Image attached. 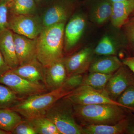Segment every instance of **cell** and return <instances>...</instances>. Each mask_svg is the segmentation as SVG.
Returning <instances> with one entry per match:
<instances>
[{
  "label": "cell",
  "instance_id": "6da1fadb",
  "mask_svg": "<svg viewBox=\"0 0 134 134\" xmlns=\"http://www.w3.org/2000/svg\"><path fill=\"white\" fill-rule=\"evenodd\" d=\"M77 121L82 126L88 125H114L125 119L126 109L112 104L74 105Z\"/></svg>",
  "mask_w": 134,
  "mask_h": 134
},
{
  "label": "cell",
  "instance_id": "7a4b0ae2",
  "mask_svg": "<svg viewBox=\"0 0 134 134\" xmlns=\"http://www.w3.org/2000/svg\"><path fill=\"white\" fill-rule=\"evenodd\" d=\"M65 23L44 27L37 39L36 58L47 66L63 58Z\"/></svg>",
  "mask_w": 134,
  "mask_h": 134
},
{
  "label": "cell",
  "instance_id": "3957f363",
  "mask_svg": "<svg viewBox=\"0 0 134 134\" xmlns=\"http://www.w3.org/2000/svg\"><path fill=\"white\" fill-rule=\"evenodd\" d=\"M71 92L67 91L61 87L55 90L36 94L21 99L10 108L25 119H31L37 116L45 115L47 111L54 103Z\"/></svg>",
  "mask_w": 134,
  "mask_h": 134
},
{
  "label": "cell",
  "instance_id": "277c9868",
  "mask_svg": "<svg viewBox=\"0 0 134 134\" xmlns=\"http://www.w3.org/2000/svg\"><path fill=\"white\" fill-rule=\"evenodd\" d=\"M74 105L65 97L54 103L46 113V117L61 134H83L82 127L75 117Z\"/></svg>",
  "mask_w": 134,
  "mask_h": 134
},
{
  "label": "cell",
  "instance_id": "5b68a950",
  "mask_svg": "<svg viewBox=\"0 0 134 134\" xmlns=\"http://www.w3.org/2000/svg\"><path fill=\"white\" fill-rule=\"evenodd\" d=\"M0 84L7 86L21 99L48 92L43 83H37L16 74L11 70L0 76Z\"/></svg>",
  "mask_w": 134,
  "mask_h": 134
},
{
  "label": "cell",
  "instance_id": "8992f818",
  "mask_svg": "<svg viewBox=\"0 0 134 134\" xmlns=\"http://www.w3.org/2000/svg\"><path fill=\"white\" fill-rule=\"evenodd\" d=\"M80 4L79 0H53L41 20L43 26L66 23Z\"/></svg>",
  "mask_w": 134,
  "mask_h": 134
},
{
  "label": "cell",
  "instance_id": "52a82bcc",
  "mask_svg": "<svg viewBox=\"0 0 134 134\" xmlns=\"http://www.w3.org/2000/svg\"><path fill=\"white\" fill-rule=\"evenodd\" d=\"M43 28L42 21L34 14L8 15V29L14 33L36 39Z\"/></svg>",
  "mask_w": 134,
  "mask_h": 134
},
{
  "label": "cell",
  "instance_id": "ba28073f",
  "mask_svg": "<svg viewBox=\"0 0 134 134\" xmlns=\"http://www.w3.org/2000/svg\"><path fill=\"white\" fill-rule=\"evenodd\" d=\"M87 25L86 15L81 10L76 11L65 26L64 52L69 53L74 50L82 38Z\"/></svg>",
  "mask_w": 134,
  "mask_h": 134
},
{
  "label": "cell",
  "instance_id": "9c48e42d",
  "mask_svg": "<svg viewBox=\"0 0 134 134\" xmlns=\"http://www.w3.org/2000/svg\"><path fill=\"white\" fill-rule=\"evenodd\" d=\"M65 97L75 104L88 105L109 104L122 107L117 101L110 98L104 90H96L87 85H81Z\"/></svg>",
  "mask_w": 134,
  "mask_h": 134
},
{
  "label": "cell",
  "instance_id": "30bf717a",
  "mask_svg": "<svg viewBox=\"0 0 134 134\" xmlns=\"http://www.w3.org/2000/svg\"><path fill=\"white\" fill-rule=\"evenodd\" d=\"M133 85L134 74L123 64L113 74L104 90L110 98L116 101L128 87Z\"/></svg>",
  "mask_w": 134,
  "mask_h": 134
},
{
  "label": "cell",
  "instance_id": "8fae6325",
  "mask_svg": "<svg viewBox=\"0 0 134 134\" xmlns=\"http://www.w3.org/2000/svg\"><path fill=\"white\" fill-rule=\"evenodd\" d=\"M95 55L94 48L91 47H86L66 58H63L67 76L86 73L88 71Z\"/></svg>",
  "mask_w": 134,
  "mask_h": 134
},
{
  "label": "cell",
  "instance_id": "7c38bea8",
  "mask_svg": "<svg viewBox=\"0 0 134 134\" xmlns=\"http://www.w3.org/2000/svg\"><path fill=\"white\" fill-rule=\"evenodd\" d=\"M128 52L127 46L125 36L121 29L114 34L107 33L100 39L94 48L95 55H117L121 51Z\"/></svg>",
  "mask_w": 134,
  "mask_h": 134
},
{
  "label": "cell",
  "instance_id": "4fadbf2b",
  "mask_svg": "<svg viewBox=\"0 0 134 134\" xmlns=\"http://www.w3.org/2000/svg\"><path fill=\"white\" fill-rule=\"evenodd\" d=\"M82 4L88 9L89 19L95 24L101 26L110 21L112 3L109 0H84Z\"/></svg>",
  "mask_w": 134,
  "mask_h": 134
},
{
  "label": "cell",
  "instance_id": "5bb4252c",
  "mask_svg": "<svg viewBox=\"0 0 134 134\" xmlns=\"http://www.w3.org/2000/svg\"><path fill=\"white\" fill-rule=\"evenodd\" d=\"M63 58L44 67V84L49 91L60 88L66 78V69Z\"/></svg>",
  "mask_w": 134,
  "mask_h": 134
},
{
  "label": "cell",
  "instance_id": "9a60e30c",
  "mask_svg": "<svg viewBox=\"0 0 134 134\" xmlns=\"http://www.w3.org/2000/svg\"><path fill=\"white\" fill-rule=\"evenodd\" d=\"M14 43L20 65L36 58L37 39L29 38L13 32Z\"/></svg>",
  "mask_w": 134,
  "mask_h": 134
},
{
  "label": "cell",
  "instance_id": "2e32d148",
  "mask_svg": "<svg viewBox=\"0 0 134 134\" xmlns=\"http://www.w3.org/2000/svg\"><path fill=\"white\" fill-rule=\"evenodd\" d=\"M0 51L11 70L20 65L15 48L13 32L9 29H6L0 33Z\"/></svg>",
  "mask_w": 134,
  "mask_h": 134
},
{
  "label": "cell",
  "instance_id": "e0dca14e",
  "mask_svg": "<svg viewBox=\"0 0 134 134\" xmlns=\"http://www.w3.org/2000/svg\"><path fill=\"white\" fill-rule=\"evenodd\" d=\"M134 11V0L112 3L110 21L115 29H121Z\"/></svg>",
  "mask_w": 134,
  "mask_h": 134
},
{
  "label": "cell",
  "instance_id": "ac0fdd59",
  "mask_svg": "<svg viewBox=\"0 0 134 134\" xmlns=\"http://www.w3.org/2000/svg\"><path fill=\"white\" fill-rule=\"evenodd\" d=\"M44 67L36 58L11 71L31 81L44 84Z\"/></svg>",
  "mask_w": 134,
  "mask_h": 134
},
{
  "label": "cell",
  "instance_id": "d6986e66",
  "mask_svg": "<svg viewBox=\"0 0 134 134\" xmlns=\"http://www.w3.org/2000/svg\"><path fill=\"white\" fill-rule=\"evenodd\" d=\"M94 58L89 72H96L107 74H113L123 65L117 55H103Z\"/></svg>",
  "mask_w": 134,
  "mask_h": 134
},
{
  "label": "cell",
  "instance_id": "ffe728a7",
  "mask_svg": "<svg viewBox=\"0 0 134 134\" xmlns=\"http://www.w3.org/2000/svg\"><path fill=\"white\" fill-rule=\"evenodd\" d=\"M127 120L125 117L114 125H88L82 126L83 134H125Z\"/></svg>",
  "mask_w": 134,
  "mask_h": 134
},
{
  "label": "cell",
  "instance_id": "44dd1931",
  "mask_svg": "<svg viewBox=\"0 0 134 134\" xmlns=\"http://www.w3.org/2000/svg\"><path fill=\"white\" fill-rule=\"evenodd\" d=\"M23 119L20 114L10 108L0 109V129L9 132Z\"/></svg>",
  "mask_w": 134,
  "mask_h": 134
},
{
  "label": "cell",
  "instance_id": "7402d4cb",
  "mask_svg": "<svg viewBox=\"0 0 134 134\" xmlns=\"http://www.w3.org/2000/svg\"><path fill=\"white\" fill-rule=\"evenodd\" d=\"M8 7L9 14L14 15L34 14L37 9L34 0H14Z\"/></svg>",
  "mask_w": 134,
  "mask_h": 134
},
{
  "label": "cell",
  "instance_id": "603a6c76",
  "mask_svg": "<svg viewBox=\"0 0 134 134\" xmlns=\"http://www.w3.org/2000/svg\"><path fill=\"white\" fill-rule=\"evenodd\" d=\"M113 74L96 72H89L88 74L84 75L82 85H87L99 90H104Z\"/></svg>",
  "mask_w": 134,
  "mask_h": 134
},
{
  "label": "cell",
  "instance_id": "cb8c5ba5",
  "mask_svg": "<svg viewBox=\"0 0 134 134\" xmlns=\"http://www.w3.org/2000/svg\"><path fill=\"white\" fill-rule=\"evenodd\" d=\"M37 134H61L55 125L45 115L30 119Z\"/></svg>",
  "mask_w": 134,
  "mask_h": 134
},
{
  "label": "cell",
  "instance_id": "d4e9b609",
  "mask_svg": "<svg viewBox=\"0 0 134 134\" xmlns=\"http://www.w3.org/2000/svg\"><path fill=\"white\" fill-rule=\"evenodd\" d=\"M21 100L11 89L0 84V109L10 108Z\"/></svg>",
  "mask_w": 134,
  "mask_h": 134
},
{
  "label": "cell",
  "instance_id": "484cf974",
  "mask_svg": "<svg viewBox=\"0 0 134 134\" xmlns=\"http://www.w3.org/2000/svg\"><path fill=\"white\" fill-rule=\"evenodd\" d=\"M121 29L126 41L128 52L134 55V14L132 15Z\"/></svg>",
  "mask_w": 134,
  "mask_h": 134
},
{
  "label": "cell",
  "instance_id": "4316f807",
  "mask_svg": "<svg viewBox=\"0 0 134 134\" xmlns=\"http://www.w3.org/2000/svg\"><path fill=\"white\" fill-rule=\"evenodd\" d=\"M116 101L123 108L134 113V85L128 87Z\"/></svg>",
  "mask_w": 134,
  "mask_h": 134
},
{
  "label": "cell",
  "instance_id": "83f0119b",
  "mask_svg": "<svg viewBox=\"0 0 134 134\" xmlns=\"http://www.w3.org/2000/svg\"><path fill=\"white\" fill-rule=\"evenodd\" d=\"M84 74H76L68 76L62 87L67 91L71 92L82 85Z\"/></svg>",
  "mask_w": 134,
  "mask_h": 134
},
{
  "label": "cell",
  "instance_id": "f1b7e54d",
  "mask_svg": "<svg viewBox=\"0 0 134 134\" xmlns=\"http://www.w3.org/2000/svg\"><path fill=\"white\" fill-rule=\"evenodd\" d=\"M12 134H37L30 120L23 119L11 132Z\"/></svg>",
  "mask_w": 134,
  "mask_h": 134
},
{
  "label": "cell",
  "instance_id": "f546056e",
  "mask_svg": "<svg viewBox=\"0 0 134 134\" xmlns=\"http://www.w3.org/2000/svg\"><path fill=\"white\" fill-rule=\"evenodd\" d=\"M8 3L4 0H0V33L8 29Z\"/></svg>",
  "mask_w": 134,
  "mask_h": 134
},
{
  "label": "cell",
  "instance_id": "4dcf8cb0",
  "mask_svg": "<svg viewBox=\"0 0 134 134\" xmlns=\"http://www.w3.org/2000/svg\"><path fill=\"white\" fill-rule=\"evenodd\" d=\"M126 118L127 124L125 134H134V113L126 109Z\"/></svg>",
  "mask_w": 134,
  "mask_h": 134
},
{
  "label": "cell",
  "instance_id": "1f68e13d",
  "mask_svg": "<svg viewBox=\"0 0 134 134\" xmlns=\"http://www.w3.org/2000/svg\"><path fill=\"white\" fill-rule=\"evenodd\" d=\"M10 70L11 69L5 62L3 56L0 51V76Z\"/></svg>",
  "mask_w": 134,
  "mask_h": 134
},
{
  "label": "cell",
  "instance_id": "d6a6232c",
  "mask_svg": "<svg viewBox=\"0 0 134 134\" xmlns=\"http://www.w3.org/2000/svg\"><path fill=\"white\" fill-rule=\"evenodd\" d=\"M122 61L123 64L128 67L134 74V55L126 57Z\"/></svg>",
  "mask_w": 134,
  "mask_h": 134
},
{
  "label": "cell",
  "instance_id": "836d02e7",
  "mask_svg": "<svg viewBox=\"0 0 134 134\" xmlns=\"http://www.w3.org/2000/svg\"><path fill=\"white\" fill-rule=\"evenodd\" d=\"M9 132H7V131H5L1 129H0V134H10Z\"/></svg>",
  "mask_w": 134,
  "mask_h": 134
},
{
  "label": "cell",
  "instance_id": "e575fe53",
  "mask_svg": "<svg viewBox=\"0 0 134 134\" xmlns=\"http://www.w3.org/2000/svg\"><path fill=\"white\" fill-rule=\"evenodd\" d=\"M110 2L111 3L117 2L122 1H126V0H109Z\"/></svg>",
  "mask_w": 134,
  "mask_h": 134
},
{
  "label": "cell",
  "instance_id": "d590c367",
  "mask_svg": "<svg viewBox=\"0 0 134 134\" xmlns=\"http://www.w3.org/2000/svg\"><path fill=\"white\" fill-rule=\"evenodd\" d=\"M44 1V0H34V1L36 3H41Z\"/></svg>",
  "mask_w": 134,
  "mask_h": 134
},
{
  "label": "cell",
  "instance_id": "8d00e7d4",
  "mask_svg": "<svg viewBox=\"0 0 134 134\" xmlns=\"http://www.w3.org/2000/svg\"><path fill=\"white\" fill-rule=\"evenodd\" d=\"M4 1H6V2L8 4V3H9L12 2L13 1H14V0H4Z\"/></svg>",
  "mask_w": 134,
  "mask_h": 134
},
{
  "label": "cell",
  "instance_id": "74e56055",
  "mask_svg": "<svg viewBox=\"0 0 134 134\" xmlns=\"http://www.w3.org/2000/svg\"><path fill=\"white\" fill-rule=\"evenodd\" d=\"M133 14H134V11L133 13V14H132V15H133Z\"/></svg>",
  "mask_w": 134,
  "mask_h": 134
},
{
  "label": "cell",
  "instance_id": "f35d334b",
  "mask_svg": "<svg viewBox=\"0 0 134 134\" xmlns=\"http://www.w3.org/2000/svg\"><path fill=\"white\" fill-rule=\"evenodd\" d=\"M79 1H81V0H79Z\"/></svg>",
  "mask_w": 134,
  "mask_h": 134
}]
</instances>
